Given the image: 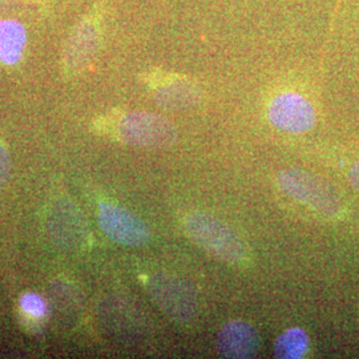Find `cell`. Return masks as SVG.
Masks as SVG:
<instances>
[{
  "instance_id": "cell-1",
  "label": "cell",
  "mask_w": 359,
  "mask_h": 359,
  "mask_svg": "<svg viewBox=\"0 0 359 359\" xmlns=\"http://www.w3.org/2000/svg\"><path fill=\"white\" fill-rule=\"evenodd\" d=\"M185 231L194 244L225 264L245 265L249 258L244 240L215 216L194 212L185 219Z\"/></svg>"
},
{
  "instance_id": "cell-2",
  "label": "cell",
  "mask_w": 359,
  "mask_h": 359,
  "mask_svg": "<svg viewBox=\"0 0 359 359\" xmlns=\"http://www.w3.org/2000/svg\"><path fill=\"white\" fill-rule=\"evenodd\" d=\"M278 184L283 192L295 201L311 206L327 217L341 216L344 203L332 185L301 169H287L278 176Z\"/></svg>"
},
{
  "instance_id": "cell-3",
  "label": "cell",
  "mask_w": 359,
  "mask_h": 359,
  "mask_svg": "<svg viewBox=\"0 0 359 359\" xmlns=\"http://www.w3.org/2000/svg\"><path fill=\"white\" fill-rule=\"evenodd\" d=\"M118 136L130 147L165 149L177 140L176 126L152 112H129L118 121Z\"/></svg>"
},
{
  "instance_id": "cell-4",
  "label": "cell",
  "mask_w": 359,
  "mask_h": 359,
  "mask_svg": "<svg viewBox=\"0 0 359 359\" xmlns=\"http://www.w3.org/2000/svg\"><path fill=\"white\" fill-rule=\"evenodd\" d=\"M148 292L157 306L170 320L189 322L197 311V293L192 285L179 277L158 273L148 280Z\"/></svg>"
},
{
  "instance_id": "cell-5",
  "label": "cell",
  "mask_w": 359,
  "mask_h": 359,
  "mask_svg": "<svg viewBox=\"0 0 359 359\" xmlns=\"http://www.w3.org/2000/svg\"><path fill=\"white\" fill-rule=\"evenodd\" d=\"M99 226L117 244L140 248L149 243L151 231L142 218L121 206L104 203L99 209Z\"/></svg>"
},
{
  "instance_id": "cell-6",
  "label": "cell",
  "mask_w": 359,
  "mask_h": 359,
  "mask_svg": "<svg viewBox=\"0 0 359 359\" xmlns=\"http://www.w3.org/2000/svg\"><path fill=\"white\" fill-rule=\"evenodd\" d=\"M268 117L276 128L294 135L305 133L316 124L313 104L294 92H285L276 96L269 104Z\"/></svg>"
},
{
  "instance_id": "cell-7",
  "label": "cell",
  "mask_w": 359,
  "mask_h": 359,
  "mask_svg": "<svg viewBox=\"0 0 359 359\" xmlns=\"http://www.w3.org/2000/svg\"><path fill=\"white\" fill-rule=\"evenodd\" d=\"M259 334L248 322H228L218 333L217 351L224 358H253L259 353Z\"/></svg>"
},
{
  "instance_id": "cell-8",
  "label": "cell",
  "mask_w": 359,
  "mask_h": 359,
  "mask_svg": "<svg viewBox=\"0 0 359 359\" xmlns=\"http://www.w3.org/2000/svg\"><path fill=\"white\" fill-rule=\"evenodd\" d=\"M99 47V29L90 20H83L67 41L65 51V68L79 72L90 65Z\"/></svg>"
},
{
  "instance_id": "cell-9",
  "label": "cell",
  "mask_w": 359,
  "mask_h": 359,
  "mask_svg": "<svg viewBox=\"0 0 359 359\" xmlns=\"http://www.w3.org/2000/svg\"><path fill=\"white\" fill-rule=\"evenodd\" d=\"M86 222L76 212V208L68 204L56 206L50 217V231L56 244L65 249H76L86 238Z\"/></svg>"
},
{
  "instance_id": "cell-10",
  "label": "cell",
  "mask_w": 359,
  "mask_h": 359,
  "mask_svg": "<svg viewBox=\"0 0 359 359\" xmlns=\"http://www.w3.org/2000/svg\"><path fill=\"white\" fill-rule=\"evenodd\" d=\"M201 90L188 80H173L154 92V102L167 111H187L201 100Z\"/></svg>"
},
{
  "instance_id": "cell-11",
  "label": "cell",
  "mask_w": 359,
  "mask_h": 359,
  "mask_svg": "<svg viewBox=\"0 0 359 359\" xmlns=\"http://www.w3.org/2000/svg\"><path fill=\"white\" fill-rule=\"evenodd\" d=\"M26 44L27 31L23 23L15 19L0 20V62L3 65L19 63Z\"/></svg>"
},
{
  "instance_id": "cell-12",
  "label": "cell",
  "mask_w": 359,
  "mask_h": 359,
  "mask_svg": "<svg viewBox=\"0 0 359 359\" xmlns=\"http://www.w3.org/2000/svg\"><path fill=\"white\" fill-rule=\"evenodd\" d=\"M310 341L302 329H290L281 334L274 345V355L281 359H299L309 351Z\"/></svg>"
},
{
  "instance_id": "cell-13",
  "label": "cell",
  "mask_w": 359,
  "mask_h": 359,
  "mask_svg": "<svg viewBox=\"0 0 359 359\" xmlns=\"http://www.w3.org/2000/svg\"><path fill=\"white\" fill-rule=\"evenodd\" d=\"M20 308L28 316L34 318H41L46 314V302L40 295L35 293H27L20 298Z\"/></svg>"
},
{
  "instance_id": "cell-14",
  "label": "cell",
  "mask_w": 359,
  "mask_h": 359,
  "mask_svg": "<svg viewBox=\"0 0 359 359\" xmlns=\"http://www.w3.org/2000/svg\"><path fill=\"white\" fill-rule=\"evenodd\" d=\"M11 170H13V164H11V157L8 151L0 144V191L7 185L11 177Z\"/></svg>"
},
{
  "instance_id": "cell-15",
  "label": "cell",
  "mask_w": 359,
  "mask_h": 359,
  "mask_svg": "<svg viewBox=\"0 0 359 359\" xmlns=\"http://www.w3.org/2000/svg\"><path fill=\"white\" fill-rule=\"evenodd\" d=\"M348 181H350L351 187L359 193V161L355 163L350 169V172H348Z\"/></svg>"
}]
</instances>
